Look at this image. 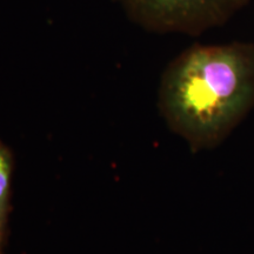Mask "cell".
Instances as JSON below:
<instances>
[{
    "label": "cell",
    "instance_id": "obj_1",
    "mask_svg": "<svg viewBox=\"0 0 254 254\" xmlns=\"http://www.w3.org/2000/svg\"><path fill=\"white\" fill-rule=\"evenodd\" d=\"M158 110L192 152L217 148L254 110V43L187 47L161 74Z\"/></svg>",
    "mask_w": 254,
    "mask_h": 254
},
{
    "label": "cell",
    "instance_id": "obj_2",
    "mask_svg": "<svg viewBox=\"0 0 254 254\" xmlns=\"http://www.w3.org/2000/svg\"><path fill=\"white\" fill-rule=\"evenodd\" d=\"M251 0H118L136 26L159 34L198 37L227 24Z\"/></svg>",
    "mask_w": 254,
    "mask_h": 254
},
{
    "label": "cell",
    "instance_id": "obj_3",
    "mask_svg": "<svg viewBox=\"0 0 254 254\" xmlns=\"http://www.w3.org/2000/svg\"><path fill=\"white\" fill-rule=\"evenodd\" d=\"M14 157L11 148L0 140V251H4L11 211V185Z\"/></svg>",
    "mask_w": 254,
    "mask_h": 254
},
{
    "label": "cell",
    "instance_id": "obj_4",
    "mask_svg": "<svg viewBox=\"0 0 254 254\" xmlns=\"http://www.w3.org/2000/svg\"><path fill=\"white\" fill-rule=\"evenodd\" d=\"M0 254H4V251H0Z\"/></svg>",
    "mask_w": 254,
    "mask_h": 254
}]
</instances>
